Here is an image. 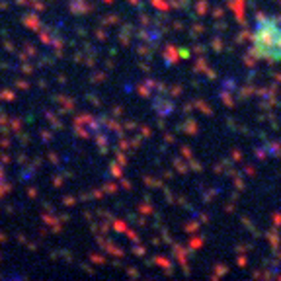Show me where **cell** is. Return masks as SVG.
<instances>
[{
  "label": "cell",
  "mask_w": 281,
  "mask_h": 281,
  "mask_svg": "<svg viewBox=\"0 0 281 281\" xmlns=\"http://www.w3.org/2000/svg\"><path fill=\"white\" fill-rule=\"evenodd\" d=\"M250 41L254 57L268 63H281V20L260 16L254 23Z\"/></svg>",
  "instance_id": "obj_1"
}]
</instances>
